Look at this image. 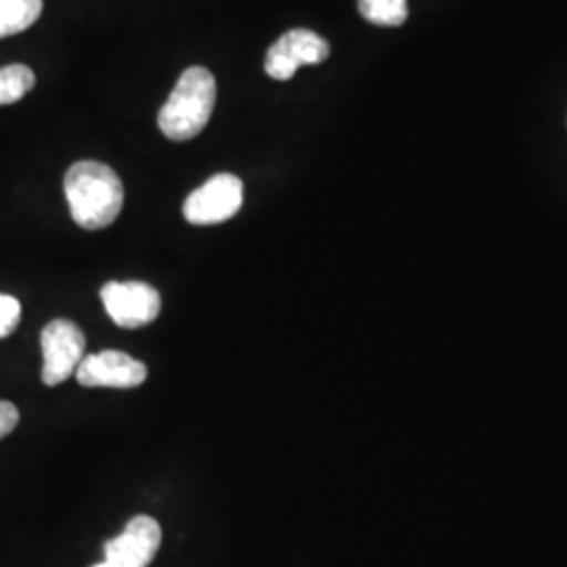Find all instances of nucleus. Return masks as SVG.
I'll return each mask as SVG.
<instances>
[{"label":"nucleus","mask_w":567,"mask_h":567,"mask_svg":"<svg viewBox=\"0 0 567 567\" xmlns=\"http://www.w3.org/2000/svg\"><path fill=\"white\" fill-rule=\"evenodd\" d=\"M163 543V529L147 515L133 517L121 536L105 543V564L112 567H147Z\"/></svg>","instance_id":"obj_7"},{"label":"nucleus","mask_w":567,"mask_h":567,"mask_svg":"<svg viewBox=\"0 0 567 567\" xmlns=\"http://www.w3.org/2000/svg\"><path fill=\"white\" fill-rule=\"evenodd\" d=\"M41 13L42 0H0V39L28 30Z\"/></svg>","instance_id":"obj_9"},{"label":"nucleus","mask_w":567,"mask_h":567,"mask_svg":"<svg viewBox=\"0 0 567 567\" xmlns=\"http://www.w3.org/2000/svg\"><path fill=\"white\" fill-rule=\"evenodd\" d=\"M360 13L364 20L377 25H402L408 20V2L405 0H360Z\"/></svg>","instance_id":"obj_11"},{"label":"nucleus","mask_w":567,"mask_h":567,"mask_svg":"<svg viewBox=\"0 0 567 567\" xmlns=\"http://www.w3.org/2000/svg\"><path fill=\"white\" fill-rule=\"evenodd\" d=\"M21 305L16 297L0 292V339H7L20 326Z\"/></svg>","instance_id":"obj_12"},{"label":"nucleus","mask_w":567,"mask_h":567,"mask_svg":"<svg viewBox=\"0 0 567 567\" xmlns=\"http://www.w3.org/2000/svg\"><path fill=\"white\" fill-rule=\"evenodd\" d=\"M217 102L215 76L200 65L183 72L158 114V126L173 142L198 137L210 121Z\"/></svg>","instance_id":"obj_2"},{"label":"nucleus","mask_w":567,"mask_h":567,"mask_svg":"<svg viewBox=\"0 0 567 567\" xmlns=\"http://www.w3.org/2000/svg\"><path fill=\"white\" fill-rule=\"evenodd\" d=\"M63 192L72 219L89 231L114 224L124 204L121 177L107 164L95 161L72 164L63 179Z\"/></svg>","instance_id":"obj_1"},{"label":"nucleus","mask_w":567,"mask_h":567,"mask_svg":"<svg viewBox=\"0 0 567 567\" xmlns=\"http://www.w3.org/2000/svg\"><path fill=\"white\" fill-rule=\"evenodd\" d=\"M107 316L121 328L152 324L163 309L161 292L145 282H107L102 288Z\"/></svg>","instance_id":"obj_5"},{"label":"nucleus","mask_w":567,"mask_h":567,"mask_svg":"<svg viewBox=\"0 0 567 567\" xmlns=\"http://www.w3.org/2000/svg\"><path fill=\"white\" fill-rule=\"evenodd\" d=\"M330 44L311 30H290L265 55V72L274 81H290L301 65L328 60Z\"/></svg>","instance_id":"obj_6"},{"label":"nucleus","mask_w":567,"mask_h":567,"mask_svg":"<svg viewBox=\"0 0 567 567\" xmlns=\"http://www.w3.org/2000/svg\"><path fill=\"white\" fill-rule=\"evenodd\" d=\"M93 567H112V566H107V564H105V561H103V564H97V566H93Z\"/></svg>","instance_id":"obj_14"},{"label":"nucleus","mask_w":567,"mask_h":567,"mask_svg":"<svg viewBox=\"0 0 567 567\" xmlns=\"http://www.w3.org/2000/svg\"><path fill=\"white\" fill-rule=\"evenodd\" d=\"M20 423V412L11 402H0V440L7 437Z\"/></svg>","instance_id":"obj_13"},{"label":"nucleus","mask_w":567,"mask_h":567,"mask_svg":"<svg viewBox=\"0 0 567 567\" xmlns=\"http://www.w3.org/2000/svg\"><path fill=\"white\" fill-rule=\"evenodd\" d=\"M244 203V183L231 173H219L192 192L183 204V217L194 225H217L231 219Z\"/></svg>","instance_id":"obj_3"},{"label":"nucleus","mask_w":567,"mask_h":567,"mask_svg":"<svg viewBox=\"0 0 567 567\" xmlns=\"http://www.w3.org/2000/svg\"><path fill=\"white\" fill-rule=\"evenodd\" d=\"M42 383L49 386L68 381L84 360L86 339L79 326L70 320H53L44 326L41 334Z\"/></svg>","instance_id":"obj_4"},{"label":"nucleus","mask_w":567,"mask_h":567,"mask_svg":"<svg viewBox=\"0 0 567 567\" xmlns=\"http://www.w3.org/2000/svg\"><path fill=\"white\" fill-rule=\"evenodd\" d=\"M37 84V76L28 65L13 63L0 68V105L18 103L23 100Z\"/></svg>","instance_id":"obj_10"},{"label":"nucleus","mask_w":567,"mask_h":567,"mask_svg":"<svg viewBox=\"0 0 567 567\" xmlns=\"http://www.w3.org/2000/svg\"><path fill=\"white\" fill-rule=\"evenodd\" d=\"M147 368L140 360L122 351H100L84 355L76 381L82 386H114V389H133L145 383Z\"/></svg>","instance_id":"obj_8"}]
</instances>
